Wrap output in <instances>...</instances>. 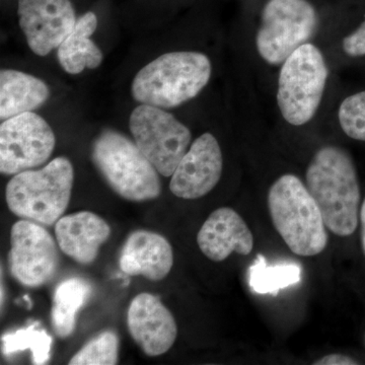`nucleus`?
<instances>
[{
	"instance_id": "obj_1",
	"label": "nucleus",
	"mask_w": 365,
	"mask_h": 365,
	"mask_svg": "<svg viewBox=\"0 0 365 365\" xmlns=\"http://www.w3.org/2000/svg\"><path fill=\"white\" fill-rule=\"evenodd\" d=\"M307 187L331 232L343 237L354 234L361 196L356 168L347 151L337 146L321 148L307 168Z\"/></svg>"
},
{
	"instance_id": "obj_2",
	"label": "nucleus",
	"mask_w": 365,
	"mask_h": 365,
	"mask_svg": "<svg viewBox=\"0 0 365 365\" xmlns=\"http://www.w3.org/2000/svg\"><path fill=\"white\" fill-rule=\"evenodd\" d=\"M268 209L274 227L292 253L321 254L328 245L323 215L311 192L294 175H283L268 192Z\"/></svg>"
},
{
	"instance_id": "obj_3",
	"label": "nucleus",
	"mask_w": 365,
	"mask_h": 365,
	"mask_svg": "<svg viewBox=\"0 0 365 365\" xmlns=\"http://www.w3.org/2000/svg\"><path fill=\"white\" fill-rule=\"evenodd\" d=\"M210 76V60L202 53H167L136 74L132 96L141 104L167 109L178 107L195 98Z\"/></svg>"
},
{
	"instance_id": "obj_4",
	"label": "nucleus",
	"mask_w": 365,
	"mask_h": 365,
	"mask_svg": "<svg viewBox=\"0 0 365 365\" xmlns=\"http://www.w3.org/2000/svg\"><path fill=\"white\" fill-rule=\"evenodd\" d=\"M73 181L71 160L55 158L43 169L14 175L6 186L7 206L21 220L52 227L68 207Z\"/></svg>"
},
{
	"instance_id": "obj_5",
	"label": "nucleus",
	"mask_w": 365,
	"mask_h": 365,
	"mask_svg": "<svg viewBox=\"0 0 365 365\" xmlns=\"http://www.w3.org/2000/svg\"><path fill=\"white\" fill-rule=\"evenodd\" d=\"M91 157L106 182L122 198L144 202L160 195L157 169L123 134L113 130L101 133L93 143Z\"/></svg>"
},
{
	"instance_id": "obj_6",
	"label": "nucleus",
	"mask_w": 365,
	"mask_h": 365,
	"mask_svg": "<svg viewBox=\"0 0 365 365\" xmlns=\"http://www.w3.org/2000/svg\"><path fill=\"white\" fill-rule=\"evenodd\" d=\"M328 68L316 46H300L284 62L278 79L277 103L288 123L302 126L316 114L325 90Z\"/></svg>"
},
{
	"instance_id": "obj_7",
	"label": "nucleus",
	"mask_w": 365,
	"mask_h": 365,
	"mask_svg": "<svg viewBox=\"0 0 365 365\" xmlns=\"http://www.w3.org/2000/svg\"><path fill=\"white\" fill-rule=\"evenodd\" d=\"M316 26V11L307 0H269L257 34L259 54L269 64L283 63L306 44Z\"/></svg>"
},
{
	"instance_id": "obj_8",
	"label": "nucleus",
	"mask_w": 365,
	"mask_h": 365,
	"mask_svg": "<svg viewBox=\"0 0 365 365\" xmlns=\"http://www.w3.org/2000/svg\"><path fill=\"white\" fill-rule=\"evenodd\" d=\"M129 127L136 145L163 177L176 170L191 143V132L170 113L141 105L132 112Z\"/></svg>"
},
{
	"instance_id": "obj_9",
	"label": "nucleus",
	"mask_w": 365,
	"mask_h": 365,
	"mask_svg": "<svg viewBox=\"0 0 365 365\" xmlns=\"http://www.w3.org/2000/svg\"><path fill=\"white\" fill-rule=\"evenodd\" d=\"M55 148L51 127L39 115L24 113L0 125V172L16 175L44 165Z\"/></svg>"
},
{
	"instance_id": "obj_10",
	"label": "nucleus",
	"mask_w": 365,
	"mask_h": 365,
	"mask_svg": "<svg viewBox=\"0 0 365 365\" xmlns=\"http://www.w3.org/2000/svg\"><path fill=\"white\" fill-rule=\"evenodd\" d=\"M59 262L56 242L42 225L28 220L14 223L9 254L14 279L24 287H42L56 275Z\"/></svg>"
},
{
	"instance_id": "obj_11",
	"label": "nucleus",
	"mask_w": 365,
	"mask_h": 365,
	"mask_svg": "<svg viewBox=\"0 0 365 365\" xmlns=\"http://www.w3.org/2000/svg\"><path fill=\"white\" fill-rule=\"evenodd\" d=\"M19 20L32 51L46 56L76 26L71 0H19Z\"/></svg>"
},
{
	"instance_id": "obj_12",
	"label": "nucleus",
	"mask_w": 365,
	"mask_h": 365,
	"mask_svg": "<svg viewBox=\"0 0 365 365\" xmlns=\"http://www.w3.org/2000/svg\"><path fill=\"white\" fill-rule=\"evenodd\" d=\"M220 143L210 133L196 139L178 165L170 189L179 198L198 199L215 188L222 175Z\"/></svg>"
},
{
	"instance_id": "obj_13",
	"label": "nucleus",
	"mask_w": 365,
	"mask_h": 365,
	"mask_svg": "<svg viewBox=\"0 0 365 365\" xmlns=\"http://www.w3.org/2000/svg\"><path fill=\"white\" fill-rule=\"evenodd\" d=\"M127 326L131 337L148 356H160L169 351L177 339L176 319L155 295L140 294L134 297Z\"/></svg>"
},
{
	"instance_id": "obj_14",
	"label": "nucleus",
	"mask_w": 365,
	"mask_h": 365,
	"mask_svg": "<svg viewBox=\"0 0 365 365\" xmlns=\"http://www.w3.org/2000/svg\"><path fill=\"white\" fill-rule=\"evenodd\" d=\"M199 249L213 262L227 260L232 253L248 256L254 249V235L237 211L220 207L203 223L198 235Z\"/></svg>"
},
{
	"instance_id": "obj_15",
	"label": "nucleus",
	"mask_w": 365,
	"mask_h": 365,
	"mask_svg": "<svg viewBox=\"0 0 365 365\" xmlns=\"http://www.w3.org/2000/svg\"><path fill=\"white\" fill-rule=\"evenodd\" d=\"M111 227L101 216L81 211L62 216L55 225L59 249L81 265H90L97 259L100 248L109 240Z\"/></svg>"
},
{
	"instance_id": "obj_16",
	"label": "nucleus",
	"mask_w": 365,
	"mask_h": 365,
	"mask_svg": "<svg viewBox=\"0 0 365 365\" xmlns=\"http://www.w3.org/2000/svg\"><path fill=\"white\" fill-rule=\"evenodd\" d=\"M174 265L169 241L157 232L137 230L125 242L120 255V269L127 275L144 276L151 281L167 277Z\"/></svg>"
},
{
	"instance_id": "obj_17",
	"label": "nucleus",
	"mask_w": 365,
	"mask_h": 365,
	"mask_svg": "<svg viewBox=\"0 0 365 365\" xmlns=\"http://www.w3.org/2000/svg\"><path fill=\"white\" fill-rule=\"evenodd\" d=\"M50 91L44 81L24 72L2 69L0 72V118L2 121L32 112L44 104Z\"/></svg>"
},
{
	"instance_id": "obj_18",
	"label": "nucleus",
	"mask_w": 365,
	"mask_h": 365,
	"mask_svg": "<svg viewBox=\"0 0 365 365\" xmlns=\"http://www.w3.org/2000/svg\"><path fill=\"white\" fill-rule=\"evenodd\" d=\"M97 26L98 19L95 14H83L59 46V63L67 73L78 74L83 69L97 68L102 63V52L91 40Z\"/></svg>"
},
{
	"instance_id": "obj_19",
	"label": "nucleus",
	"mask_w": 365,
	"mask_h": 365,
	"mask_svg": "<svg viewBox=\"0 0 365 365\" xmlns=\"http://www.w3.org/2000/svg\"><path fill=\"white\" fill-rule=\"evenodd\" d=\"M93 294V287L88 280L73 277L62 281L53 295L51 323L59 338L73 333L76 316Z\"/></svg>"
},
{
	"instance_id": "obj_20",
	"label": "nucleus",
	"mask_w": 365,
	"mask_h": 365,
	"mask_svg": "<svg viewBox=\"0 0 365 365\" xmlns=\"http://www.w3.org/2000/svg\"><path fill=\"white\" fill-rule=\"evenodd\" d=\"M302 269L294 263H279L268 266L263 255H258L249 269V284L260 294H277L283 288L299 282Z\"/></svg>"
},
{
	"instance_id": "obj_21",
	"label": "nucleus",
	"mask_w": 365,
	"mask_h": 365,
	"mask_svg": "<svg viewBox=\"0 0 365 365\" xmlns=\"http://www.w3.org/2000/svg\"><path fill=\"white\" fill-rule=\"evenodd\" d=\"M39 322L2 335V353L6 356L30 349L34 364H45L51 355L53 339L47 331L39 329Z\"/></svg>"
},
{
	"instance_id": "obj_22",
	"label": "nucleus",
	"mask_w": 365,
	"mask_h": 365,
	"mask_svg": "<svg viewBox=\"0 0 365 365\" xmlns=\"http://www.w3.org/2000/svg\"><path fill=\"white\" fill-rule=\"evenodd\" d=\"M119 339L113 331H105L86 343L69 361L71 365H114L118 364Z\"/></svg>"
},
{
	"instance_id": "obj_23",
	"label": "nucleus",
	"mask_w": 365,
	"mask_h": 365,
	"mask_svg": "<svg viewBox=\"0 0 365 365\" xmlns=\"http://www.w3.org/2000/svg\"><path fill=\"white\" fill-rule=\"evenodd\" d=\"M338 118L346 135L365 143V91L346 98Z\"/></svg>"
},
{
	"instance_id": "obj_24",
	"label": "nucleus",
	"mask_w": 365,
	"mask_h": 365,
	"mask_svg": "<svg viewBox=\"0 0 365 365\" xmlns=\"http://www.w3.org/2000/svg\"><path fill=\"white\" fill-rule=\"evenodd\" d=\"M343 50L349 56H365V16L359 29L343 40Z\"/></svg>"
},
{
	"instance_id": "obj_25",
	"label": "nucleus",
	"mask_w": 365,
	"mask_h": 365,
	"mask_svg": "<svg viewBox=\"0 0 365 365\" xmlns=\"http://www.w3.org/2000/svg\"><path fill=\"white\" fill-rule=\"evenodd\" d=\"M314 365H355L359 364V362L348 355L334 353L322 357L318 361L314 362Z\"/></svg>"
},
{
	"instance_id": "obj_26",
	"label": "nucleus",
	"mask_w": 365,
	"mask_h": 365,
	"mask_svg": "<svg viewBox=\"0 0 365 365\" xmlns=\"http://www.w3.org/2000/svg\"><path fill=\"white\" fill-rule=\"evenodd\" d=\"M360 235H361L362 249L365 254V198L360 207L359 212Z\"/></svg>"
},
{
	"instance_id": "obj_27",
	"label": "nucleus",
	"mask_w": 365,
	"mask_h": 365,
	"mask_svg": "<svg viewBox=\"0 0 365 365\" xmlns=\"http://www.w3.org/2000/svg\"><path fill=\"white\" fill-rule=\"evenodd\" d=\"M364 343H365V336H364Z\"/></svg>"
}]
</instances>
